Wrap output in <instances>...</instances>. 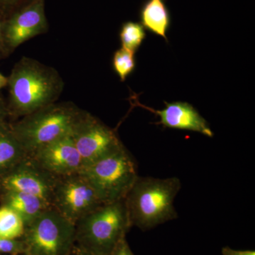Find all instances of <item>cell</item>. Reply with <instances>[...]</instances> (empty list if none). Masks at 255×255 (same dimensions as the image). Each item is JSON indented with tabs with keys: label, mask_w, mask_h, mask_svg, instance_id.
<instances>
[{
	"label": "cell",
	"mask_w": 255,
	"mask_h": 255,
	"mask_svg": "<svg viewBox=\"0 0 255 255\" xmlns=\"http://www.w3.org/2000/svg\"><path fill=\"white\" fill-rule=\"evenodd\" d=\"M221 253L222 255H255V252L253 251H238L229 247L223 248Z\"/></svg>",
	"instance_id": "cb8c5ba5"
},
{
	"label": "cell",
	"mask_w": 255,
	"mask_h": 255,
	"mask_svg": "<svg viewBox=\"0 0 255 255\" xmlns=\"http://www.w3.org/2000/svg\"><path fill=\"white\" fill-rule=\"evenodd\" d=\"M140 18L144 28L168 41L170 14L164 0H147L140 9Z\"/></svg>",
	"instance_id": "5bb4252c"
},
{
	"label": "cell",
	"mask_w": 255,
	"mask_h": 255,
	"mask_svg": "<svg viewBox=\"0 0 255 255\" xmlns=\"http://www.w3.org/2000/svg\"><path fill=\"white\" fill-rule=\"evenodd\" d=\"M25 231V223L15 211L5 206H0V237L20 239Z\"/></svg>",
	"instance_id": "2e32d148"
},
{
	"label": "cell",
	"mask_w": 255,
	"mask_h": 255,
	"mask_svg": "<svg viewBox=\"0 0 255 255\" xmlns=\"http://www.w3.org/2000/svg\"><path fill=\"white\" fill-rule=\"evenodd\" d=\"M145 28L141 23L126 21L119 31V38L122 48L135 53L142 46L146 38Z\"/></svg>",
	"instance_id": "e0dca14e"
},
{
	"label": "cell",
	"mask_w": 255,
	"mask_h": 255,
	"mask_svg": "<svg viewBox=\"0 0 255 255\" xmlns=\"http://www.w3.org/2000/svg\"><path fill=\"white\" fill-rule=\"evenodd\" d=\"M40 167L60 177L81 172L83 162L70 134L42 146L29 155Z\"/></svg>",
	"instance_id": "8fae6325"
},
{
	"label": "cell",
	"mask_w": 255,
	"mask_h": 255,
	"mask_svg": "<svg viewBox=\"0 0 255 255\" xmlns=\"http://www.w3.org/2000/svg\"><path fill=\"white\" fill-rule=\"evenodd\" d=\"M70 255H93L90 254V253H87V252L83 251V250L80 249L78 247L75 246L74 248L73 251L70 253Z\"/></svg>",
	"instance_id": "d4e9b609"
},
{
	"label": "cell",
	"mask_w": 255,
	"mask_h": 255,
	"mask_svg": "<svg viewBox=\"0 0 255 255\" xmlns=\"http://www.w3.org/2000/svg\"><path fill=\"white\" fill-rule=\"evenodd\" d=\"M83 168L124 147L117 132L100 119L82 110L70 132Z\"/></svg>",
	"instance_id": "52a82bcc"
},
{
	"label": "cell",
	"mask_w": 255,
	"mask_h": 255,
	"mask_svg": "<svg viewBox=\"0 0 255 255\" xmlns=\"http://www.w3.org/2000/svg\"><path fill=\"white\" fill-rule=\"evenodd\" d=\"M8 117H9V112H8L7 105L4 102V99L0 95V128L8 124L6 122Z\"/></svg>",
	"instance_id": "603a6c76"
},
{
	"label": "cell",
	"mask_w": 255,
	"mask_h": 255,
	"mask_svg": "<svg viewBox=\"0 0 255 255\" xmlns=\"http://www.w3.org/2000/svg\"><path fill=\"white\" fill-rule=\"evenodd\" d=\"M33 1L34 0H0V13L6 18L14 11Z\"/></svg>",
	"instance_id": "ffe728a7"
},
{
	"label": "cell",
	"mask_w": 255,
	"mask_h": 255,
	"mask_svg": "<svg viewBox=\"0 0 255 255\" xmlns=\"http://www.w3.org/2000/svg\"><path fill=\"white\" fill-rule=\"evenodd\" d=\"M110 255H134V254L129 246L127 238H125L119 242V244L116 246Z\"/></svg>",
	"instance_id": "7402d4cb"
},
{
	"label": "cell",
	"mask_w": 255,
	"mask_h": 255,
	"mask_svg": "<svg viewBox=\"0 0 255 255\" xmlns=\"http://www.w3.org/2000/svg\"><path fill=\"white\" fill-rule=\"evenodd\" d=\"M45 0H34L14 11L5 20L4 37L9 54L22 43L48 33Z\"/></svg>",
	"instance_id": "30bf717a"
},
{
	"label": "cell",
	"mask_w": 255,
	"mask_h": 255,
	"mask_svg": "<svg viewBox=\"0 0 255 255\" xmlns=\"http://www.w3.org/2000/svg\"><path fill=\"white\" fill-rule=\"evenodd\" d=\"M0 200L1 206L13 210L23 219L25 226L50 206L41 198L21 191H1Z\"/></svg>",
	"instance_id": "4fadbf2b"
},
{
	"label": "cell",
	"mask_w": 255,
	"mask_h": 255,
	"mask_svg": "<svg viewBox=\"0 0 255 255\" xmlns=\"http://www.w3.org/2000/svg\"><path fill=\"white\" fill-rule=\"evenodd\" d=\"M6 18L4 15L0 13V60L10 55L5 42L4 23Z\"/></svg>",
	"instance_id": "44dd1931"
},
{
	"label": "cell",
	"mask_w": 255,
	"mask_h": 255,
	"mask_svg": "<svg viewBox=\"0 0 255 255\" xmlns=\"http://www.w3.org/2000/svg\"><path fill=\"white\" fill-rule=\"evenodd\" d=\"M130 228L124 199L105 204L75 224V246L93 255H110Z\"/></svg>",
	"instance_id": "3957f363"
},
{
	"label": "cell",
	"mask_w": 255,
	"mask_h": 255,
	"mask_svg": "<svg viewBox=\"0 0 255 255\" xmlns=\"http://www.w3.org/2000/svg\"><path fill=\"white\" fill-rule=\"evenodd\" d=\"M165 107L162 110H154L142 106L159 117L157 124L164 128L199 132L206 136L214 137V133L209 123L197 110L187 102H164Z\"/></svg>",
	"instance_id": "7c38bea8"
},
{
	"label": "cell",
	"mask_w": 255,
	"mask_h": 255,
	"mask_svg": "<svg viewBox=\"0 0 255 255\" xmlns=\"http://www.w3.org/2000/svg\"><path fill=\"white\" fill-rule=\"evenodd\" d=\"M81 172L58 178L50 206L73 224L103 205Z\"/></svg>",
	"instance_id": "ba28073f"
},
{
	"label": "cell",
	"mask_w": 255,
	"mask_h": 255,
	"mask_svg": "<svg viewBox=\"0 0 255 255\" xmlns=\"http://www.w3.org/2000/svg\"><path fill=\"white\" fill-rule=\"evenodd\" d=\"M58 178L42 168L28 155L0 179V191H21L32 194L50 206Z\"/></svg>",
	"instance_id": "9c48e42d"
},
{
	"label": "cell",
	"mask_w": 255,
	"mask_h": 255,
	"mask_svg": "<svg viewBox=\"0 0 255 255\" xmlns=\"http://www.w3.org/2000/svg\"><path fill=\"white\" fill-rule=\"evenodd\" d=\"M24 253V243L21 238L8 239L0 237V255H23Z\"/></svg>",
	"instance_id": "d6986e66"
},
{
	"label": "cell",
	"mask_w": 255,
	"mask_h": 255,
	"mask_svg": "<svg viewBox=\"0 0 255 255\" xmlns=\"http://www.w3.org/2000/svg\"><path fill=\"white\" fill-rule=\"evenodd\" d=\"M28 156L15 136L10 124L0 128V179L11 172Z\"/></svg>",
	"instance_id": "9a60e30c"
},
{
	"label": "cell",
	"mask_w": 255,
	"mask_h": 255,
	"mask_svg": "<svg viewBox=\"0 0 255 255\" xmlns=\"http://www.w3.org/2000/svg\"><path fill=\"white\" fill-rule=\"evenodd\" d=\"M23 255H70L75 247V225L50 206L25 226Z\"/></svg>",
	"instance_id": "8992f818"
},
{
	"label": "cell",
	"mask_w": 255,
	"mask_h": 255,
	"mask_svg": "<svg viewBox=\"0 0 255 255\" xmlns=\"http://www.w3.org/2000/svg\"></svg>",
	"instance_id": "4316f807"
},
{
	"label": "cell",
	"mask_w": 255,
	"mask_h": 255,
	"mask_svg": "<svg viewBox=\"0 0 255 255\" xmlns=\"http://www.w3.org/2000/svg\"><path fill=\"white\" fill-rule=\"evenodd\" d=\"M112 67L121 81H125L136 68L135 53L122 47L116 50L112 58Z\"/></svg>",
	"instance_id": "ac0fdd59"
},
{
	"label": "cell",
	"mask_w": 255,
	"mask_h": 255,
	"mask_svg": "<svg viewBox=\"0 0 255 255\" xmlns=\"http://www.w3.org/2000/svg\"><path fill=\"white\" fill-rule=\"evenodd\" d=\"M81 172L104 204L125 199L138 177L135 159L125 146L84 167Z\"/></svg>",
	"instance_id": "5b68a950"
},
{
	"label": "cell",
	"mask_w": 255,
	"mask_h": 255,
	"mask_svg": "<svg viewBox=\"0 0 255 255\" xmlns=\"http://www.w3.org/2000/svg\"><path fill=\"white\" fill-rule=\"evenodd\" d=\"M182 187L180 179L137 177L124 201L132 227L150 231L178 218L174 201Z\"/></svg>",
	"instance_id": "7a4b0ae2"
},
{
	"label": "cell",
	"mask_w": 255,
	"mask_h": 255,
	"mask_svg": "<svg viewBox=\"0 0 255 255\" xmlns=\"http://www.w3.org/2000/svg\"><path fill=\"white\" fill-rule=\"evenodd\" d=\"M8 78L0 73V90L7 86Z\"/></svg>",
	"instance_id": "484cf974"
},
{
	"label": "cell",
	"mask_w": 255,
	"mask_h": 255,
	"mask_svg": "<svg viewBox=\"0 0 255 255\" xmlns=\"http://www.w3.org/2000/svg\"><path fill=\"white\" fill-rule=\"evenodd\" d=\"M73 102H55L10 124L28 155L42 146L69 135L81 113Z\"/></svg>",
	"instance_id": "277c9868"
},
{
	"label": "cell",
	"mask_w": 255,
	"mask_h": 255,
	"mask_svg": "<svg viewBox=\"0 0 255 255\" xmlns=\"http://www.w3.org/2000/svg\"><path fill=\"white\" fill-rule=\"evenodd\" d=\"M9 117L21 119L57 102L65 82L58 70L38 60L23 56L7 77Z\"/></svg>",
	"instance_id": "6da1fadb"
}]
</instances>
